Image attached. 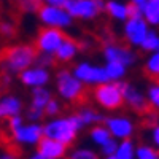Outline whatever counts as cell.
I'll list each match as a JSON object with an SVG mask.
<instances>
[{"label": "cell", "mask_w": 159, "mask_h": 159, "mask_svg": "<svg viewBox=\"0 0 159 159\" xmlns=\"http://www.w3.org/2000/svg\"><path fill=\"white\" fill-rule=\"evenodd\" d=\"M67 159H99V154L88 148H78L69 154Z\"/></svg>", "instance_id": "29"}, {"label": "cell", "mask_w": 159, "mask_h": 159, "mask_svg": "<svg viewBox=\"0 0 159 159\" xmlns=\"http://www.w3.org/2000/svg\"><path fill=\"white\" fill-rule=\"evenodd\" d=\"M83 127L81 121L76 115H70L65 118H56L46 123L43 129V137H48L51 140H56L65 147L72 145L76 140V135L80 129Z\"/></svg>", "instance_id": "2"}, {"label": "cell", "mask_w": 159, "mask_h": 159, "mask_svg": "<svg viewBox=\"0 0 159 159\" xmlns=\"http://www.w3.org/2000/svg\"><path fill=\"white\" fill-rule=\"evenodd\" d=\"M143 70L150 78H157L159 80V49L148 54L147 61L143 64Z\"/></svg>", "instance_id": "25"}, {"label": "cell", "mask_w": 159, "mask_h": 159, "mask_svg": "<svg viewBox=\"0 0 159 159\" xmlns=\"http://www.w3.org/2000/svg\"><path fill=\"white\" fill-rule=\"evenodd\" d=\"M103 159H116V156H115V154H113V156H105Z\"/></svg>", "instance_id": "41"}, {"label": "cell", "mask_w": 159, "mask_h": 159, "mask_svg": "<svg viewBox=\"0 0 159 159\" xmlns=\"http://www.w3.org/2000/svg\"><path fill=\"white\" fill-rule=\"evenodd\" d=\"M148 2H150V0H129V5H132V7L139 8L140 11H143V8L147 7Z\"/></svg>", "instance_id": "38"}, {"label": "cell", "mask_w": 159, "mask_h": 159, "mask_svg": "<svg viewBox=\"0 0 159 159\" xmlns=\"http://www.w3.org/2000/svg\"><path fill=\"white\" fill-rule=\"evenodd\" d=\"M0 34L5 35V37H13L16 34V27L13 25V22L2 21V22H0Z\"/></svg>", "instance_id": "34"}, {"label": "cell", "mask_w": 159, "mask_h": 159, "mask_svg": "<svg viewBox=\"0 0 159 159\" xmlns=\"http://www.w3.org/2000/svg\"><path fill=\"white\" fill-rule=\"evenodd\" d=\"M76 116L80 118V121H81L83 126H96V124H100L105 121V118L102 113H99L96 108L92 107H83L81 110H80L76 113Z\"/></svg>", "instance_id": "19"}, {"label": "cell", "mask_w": 159, "mask_h": 159, "mask_svg": "<svg viewBox=\"0 0 159 159\" xmlns=\"http://www.w3.org/2000/svg\"><path fill=\"white\" fill-rule=\"evenodd\" d=\"M38 18L42 19V22H45L48 27H67L72 24V16L69 15L64 8H56V7H48L43 5L38 10Z\"/></svg>", "instance_id": "12"}, {"label": "cell", "mask_w": 159, "mask_h": 159, "mask_svg": "<svg viewBox=\"0 0 159 159\" xmlns=\"http://www.w3.org/2000/svg\"><path fill=\"white\" fill-rule=\"evenodd\" d=\"M78 49H80V45L75 42L73 38L67 37V38L62 42V45L56 49V52H54L52 56H54V61H56V62H61V64L70 62V61L75 57V54L78 52Z\"/></svg>", "instance_id": "16"}, {"label": "cell", "mask_w": 159, "mask_h": 159, "mask_svg": "<svg viewBox=\"0 0 159 159\" xmlns=\"http://www.w3.org/2000/svg\"><path fill=\"white\" fill-rule=\"evenodd\" d=\"M21 83L30 88H43L49 81V73L46 69L42 67H30L19 73Z\"/></svg>", "instance_id": "14"}, {"label": "cell", "mask_w": 159, "mask_h": 159, "mask_svg": "<svg viewBox=\"0 0 159 159\" xmlns=\"http://www.w3.org/2000/svg\"><path fill=\"white\" fill-rule=\"evenodd\" d=\"M116 147H118V140H115L113 137L107 142V143H103L100 150H102V154L103 156H113L116 153Z\"/></svg>", "instance_id": "32"}, {"label": "cell", "mask_w": 159, "mask_h": 159, "mask_svg": "<svg viewBox=\"0 0 159 159\" xmlns=\"http://www.w3.org/2000/svg\"><path fill=\"white\" fill-rule=\"evenodd\" d=\"M148 32H150V25L145 22L143 18L127 19L124 24V29H123L124 40L130 48H140V45L143 43Z\"/></svg>", "instance_id": "11"}, {"label": "cell", "mask_w": 159, "mask_h": 159, "mask_svg": "<svg viewBox=\"0 0 159 159\" xmlns=\"http://www.w3.org/2000/svg\"><path fill=\"white\" fill-rule=\"evenodd\" d=\"M150 142H151V147L159 151V123L153 124L150 129Z\"/></svg>", "instance_id": "33"}, {"label": "cell", "mask_w": 159, "mask_h": 159, "mask_svg": "<svg viewBox=\"0 0 159 159\" xmlns=\"http://www.w3.org/2000/svg\"><path fill=\"white\" fill-rule=\"evenodd\" d=\"M105 11L108 13V16L115 21H127L129 19V5L118 2V0H110L105 3Z\"/></svg>", "instance_id": "18"}, {"label": "cell", "mask_w": 159, "mask_h": 159, "mask_svg": "<svg viewBox=\"0 0 159 159\" xmlns=\"http://www.w3.org/2000/svg\"><path fill=\"white\" fill-rule=\"evenodd\" d=\"M64 10L73 18L94 19L105 10V3L102 0H69Z\"/></svg>", "instance_id": "7"}, {"label": "cell", "mask_w": 159, "mask_h": 159, "mask_svg": "<svg viewBox=\"0 0 159 159\" xmlns=\"http://www.w3.org/2000/svg\"><path fill=\"white\" fill-rule=\"evenodd\" d=\"M73 76L81 81L83 84H91V86H99L103 83H108L107 73H105L103 67H97L88 62H81L73 67Z\"/></svg>", "instance_id": "8"}, {"label": "cell", "mask_w": 159, "mask_h": 159, "mask_svg": "<svg viewBox=\"0 0 159 159\" xmlns=\"http://www.w3.org/2000/svg\"><path fill=\"white\" fill-rule=\"evenodd\" d=\"M142 18L150 27H159V0H150L142 11Z\"/></svg>", "instance_id": "20"}, {"label": "cell", "mask_w": 159, "mask_h": 159, "mask_svg": "<svg viewBox=\"0 0 159 159\" xmlns=\"http://www.w3.org/2000/svg\"><path fill=\"white\" fill-rule=\"evenodd\" d=\"M147 102L148 107H151L154 111L159 113V84L157 83H151L147 89Z\"/></svg>", "instance_id": "28"}, {"label": "cell", "mask_w": 159, "mask_h": 159, "mask_svg": "<svg viewBox=\"0 0 159 159\" xmlns=\"http://www.w3.org/2000/svg\"><path fill=\"white\" fill-rule=\"evenodd\" d=\"M38 56V51L34 45H15L7 46L0 51V67L8 75L21 73L32 67Z\"/></svg>", "instance_id": "1"}, {"label": "cell", "mask_w": 159, "mask_h": 159, "mask_svg": "<svg viewBox=\"0 0 159 159\" xmlns=\"http://www.w3.org/2000/svg\"><path fill=\"white\" fill-rule=\"evenodd\" d=\"M51 92L45 88H34L32 89V99H30V107L37 110H45L46 103L51 100Z\"/></svg>", "instance_id": "21"}, {"label": "cell", "mask_w": 159, "mask_h": 159, "mask_svg": "<svg viewBox=\"0 0 159 159\" xmlns=\"http://www.w3.org/2000/svg\"><path fill=\"white\" fill-rule=\"evenodd\" d=\"M42 2H45L48 7H56V8H65V5H67L69 0H42Z\"/></svg>", "instance_id": "37"}, {"label": "cell", "mask_w": 159, "mask_h": 159, "mask_svg": "<svg viewBox=\"0 0 159 159\" xmlns=\"http://www.w3.org/2000/svg\"><path fill=\"white\" fill-rule=\"evenodd\" d=\"M43 116H45V111H43V110H37V108L29 107V110H27V118H29V121L38 123Z\"/></svg>", "instance_id": "35"}, {"label": "cell", "mask_w": 159, "mask_h": 159, "mask_svg": "<svg viewBox=\"0 0 159 159\" xmlns=\"http://www.w3.org/2000/svg\"><path fill=\"white\" fill-rule=\"evenodd\" d=\"M56 88L59 92V97L72 105H78L84 102L86 99V89L81 81L73 76V73L67 69H61L56 75Z\"/></svg>", "instance_id": "3"}, {"label": "cell", "mask_w": 159, "mask_h": 159, "mask_svg": "<svg viewBox=\"0 0 159 159\" xmlns=\"http://www.w3.org/2000/svg\"><path fill=\"white\" fill-rule=\"evenodd\" d=\"M103 70L107 73L108 81H113V83H119L127 73V67L123 64H119V62H107Z\"/></svg>", "instance_id": "22"}, {"label": "cell", "mask_w": 159, "mask_h": 159, "mask_svg": "<svg viewBox=\"0 0 159 159\" xmlns=\"http://www.w3.org/2000/svg\"><path fill=\"white\" fill-rule=\"evenodd\" d=\"M156 83H157V84H159V80H157V81H156Z\"/></svg>", "instance_id": "43"}, {"label": "cell", "mask_w": 159, "mask_h": 159, "mask_svg": "<svg viewBox=\"0 0 159 159\" xmlns=\"http://www.w3.org/2000/svg\"><path fill=\"white\" fill-rule=\"evenodd\" d=\"M89 137H91V140L94 142L96 145H99V147H102L103 143H107V142L111 139L108 129L105 127L103 124H96V126H92L91 130H89Z\"/></svg>", "instance_id": "24"}, {"label": "cell", "mask_w": 159, "mask_h": 159, "mask_svg": "<svg viewBox=\"0 0 159 159\" xmlns=\"http://www.w3.org/2000/svg\"><path fill=\"white\" fill-rule=\"evenodd\" d=\"M22 108V103L16 96H5L0 99V111H2L3 118H11V116H18Z\"/></svg>", "instance_id": "17"}, {"label": "cell", "mask_w": 159, "mask_h": 159, "mask_svg": "<svg viewBox=\"0 0 159 159\" xmlns=\"http://www.w3.org/2000/svg\"><path fill=\"white\" fill-rule=\"evenodd\" d=\"M35 62H37V67H42V69H46V70H48V67H52V65L56 64L52 54H42V52H38Z\"/></svg>", "instance_id": "30"}, {"label": "cell", "mask_w": 159, "mask_h": 159, "mask_svg": "<svg viewBox=\"0 0 159 159\" xmlns=\"http://www.w3.org/2000/svg\"><path fill=\"white\" fill-rule=\"evenodd\" d=\"M137 18H142V11L139 8H135V7L129 5V19H137Z\"/></svg>", "instance_id": "39"}, {"label": "cell", "mask_w": 159, "mask_h": 159, "mask_svg": "<svg viewBox=\"0 0 159 159\" xmlns=\"http://www.w3.org/2000/svg\"><path fill=\"white\" fill-rule=\"evenodd\" d=\"M135 159H159V151L148 143H142L135 148Z\"/></svg>", "instance_id": "27"}, {"label": "cell", "mask_w": 159, "mask_h": 159, "mask_svg": "<svg viewBox=\"0 0 159 159\" xmlns=\"http://www.w3.org/2000/svg\"><path fill=\"white\" fill-rule=\"evenodd\" d=\"M92 99L100 108L115 111L119 110L124 105L123 100V91H121V81L119 83H103L92 89Z\"/></svg>", "instance_id": "4"}, {"label": "cell", "mask_w": 159, "mask_h": 159, "mask_svg": "<svg viewBox=\"0 0 159 159\" xmlns=\"http://www.w3.org/2000/svg\"><path fill=\"white\" fill-rule=\"evenodd\" d=\"M10 137L18 142V143H27V145H35L40 142V139L43 137V129L37 123L30 124H22L16 130L10 132Z\"/></svg>", "instance_id": "13"}, {"label": "cell", "mask_w": 159, "mask_h": 159, "mask_svg": "<svg viewBox=\"0 0 159 159\" xmlns=\"http://www.w3.org/2000/svg\"><path fill=\"white\" fill-rule=\"evenodd\" d=\"M38 145V151L42 156H45L46 159H62L65 154H67V147L56 140H51L48 137H42Z\"/></svg>", "instance_id": "15"}, {"label": "cell", "mask_w": 159, "mask_h": 159, "mask_svg": "<svg viewBox=\"0 0 159 159\" xmlns=\"http://www.w3.org/2000/svg\"><path fill=\"white\" fill-rule=\"evenodd\" d=\"M0 159H19V153L13 148H8L7 151L0 153Z\"/></svg>", "instance_id": "36"}, {"label": "cell", "mask_w": 159, "mask_h": 159, "mask_svg": "<svg viewBox=\"0 0 159 159\" xmlns=\"http://www.w3.org/2000/svg\"><path fill=\"white\" fill-rule=\"evenodd\" d=\"M67 38L61 29L56 27H43L38 30L37 40H35V49L42 54H54L56 49L62 45V42Z\"/></svg>", "instance_id": "5"}, {"label": "cell", "mask_w": 159, "mask_h": 159, "mask_svg": "<svg viewBox=\"0 0 159 159\" xmlns=\"http://www.w3.org/2000/svg\"><path fill=\"white\" fill-rule=\"evenodd\" d=\"M29 159H46V157H45V156H42L40 153H35V154H32Z\"/></svg>", "instance_id": "40"}, {"label": "cell", "mask_w": 159, "mask_h": 159, "mask_svg": "<svg viewBox=\"0 0 159 159\" xmlns=\"http://www.w3.org/2000/svg\"><path fill=\"white\" fill-rule=\"evenodd\" d=\"M102 52H103V57L107 59V62H119V64L126 65V67H130V65H134L137 62V54L134 49L129 46H124V45L115 43V42L105 43Z\"/></svg>", "instance_id": "9"}, {"label": "cell", "mask_w": 159, "mask_h": 159, "mask_svg": "<svg viewBox=\"0 0 159 159\" xmlns=\"http://www.w3.org/2000/svg\"><path fill=\"white\" fill-rule=\"evenodd\" d=\"M43 111H45L46 116H56V115L61 111V103H59V100L51 99V100L46 103V107H45Z\"/></svg>", "instance_id": "31"}, {"label": "cell", "mask_w": 159, "mask_h": 159, "mask_svg": "<svg viewBox=\"0 0 159 159\" xmlns=\"http://www.w3.org/2000/svg\"><path fill=\"white\" fill-rule=\"evenodd\" d=\"M135 148H137V145L130 139L119 140L115 156H116V159H135Z\"/></svg>", "instance_id": "23"}, {"label": "cell", "mask_w": 159, "mask_h": 159, "mask_svg": "<svg viewBox=\"0 0 159 159\" xmlns=\"http://www.w3.org/2000/svg\"><path fill=\"white\" fill-rule=\"evenodd\" d=\"M19 2H21V0H19Z\"/></svg>", "instance_id": "44"}, {"label": "cell", "mask_w": 159, "mask_h": 159, "mask_svg": "<svg viewBox=\"0 0 159 159\" xmlns=\"http://www.w3.org/2000/svg\"><path fill=\"white\" fill-rule=\"evenodd\" d=\"M121 91H123L124 105H127L132 111H135V113L148 111V102H147V96H145L143 91H140L132 83H126V81H121Z\"/></svg>", "instance_id": "10"}, {"label": "cell", "mask_w": 159, "mask_h": 159, "mask_svg": "<svg viewBox=\"0 0 159 159\" xmlns=\"http://www.w3.org/2000/svg\"><path fill=\"white\" fill-rule=\"evenodd\" d=\"M140 49L148 52V54L157 51L159 49V34L156 30L150 29V32L147 34V37H145V40H143V43L140 45Z\"/></svg>", "instance_id": "26"}, {"label": "cell", "mask_w": 159, "mask_h": 159, "mask_svg": "<svg viewBox=\"0 0 159 159\" xmlns=\"http://www.w3.org/2000/svg\"><path fill=\"white\" fill-rule=\"evenodd\" d=\"M103 126L108 129L115 140H127L135 134V121L126 115H115L105 118Z\"/></svg>", "instance_id": "6"}, {"label": "cell", "mask_w": 159, "mask_h": 159, "mask_svg": "<svg viewBox=\"0 0 159 159\" xmlns=\"http://www.w3.org/2000/svg\"><path fill=\"white\" fill-rule=\"evenodd\" d=\"M2 118H3V116H2V111H0V119H2Z\"/></svg>", "instance_id": "42"}]
</instances>
